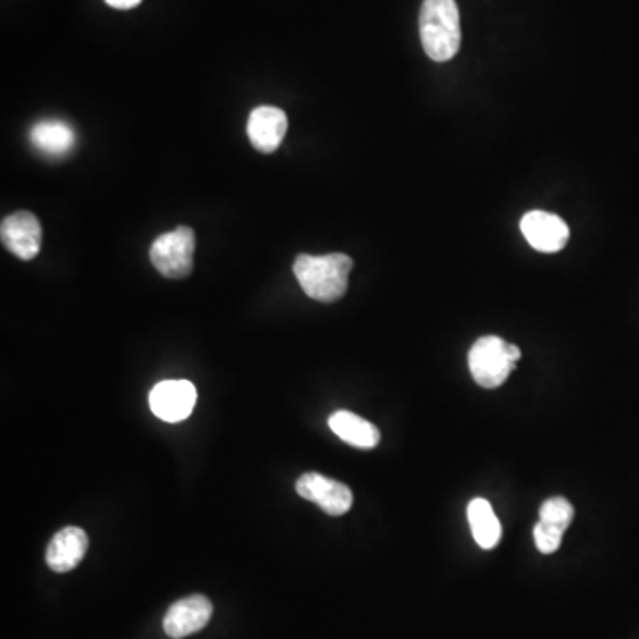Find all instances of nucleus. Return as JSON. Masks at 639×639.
Returning <instances> with one entry per match:
<instances>
[{
    "label": "nucleus",
    "mask_w": 639,
    "mask_h": 639,
    "mask_svg": "<svg viewBox=\"0 0 639 639\" xmlns=\"http://www.w3.org/2000/svg\"><path fill=\"white\" fill-rule=\"evenodd\" d=\"M288 131V118L278 107H256L247 121L250 145L261 153H274Z\"/></svg>",
    "instance_id": "nucleus-10"
},
{
    "label": "nucleus",
    "mask_w": 639,
    "mask_h": 639,
    "mask_svg": "<svg viewBox=\"0 0 639 639\" xmlns=\"http://www.w3.org/2000/svg\"><path fill=\"white\" fill-rule=\"evenodd\" d=\"M508 356L509 359H512V361H514L515 365H517V362L520 361V357H523V352H520L519 346H515L512 345V343H508Z\"/></svg>",
    "instance_id": "nucleus-18"
},
{
    "label": "nucleus",
    "mask_w": 639,
    "mask_h": 639,
    "mask_svg": "<svg viewBox=\"0 0 639 639\" xmlns=\"http://www.w3.org/2000/svg\"><path fill=\"white\" fill-rule=\"evenodd\" d=\"M351 256L331 253L325 256L300 255L294 263V274L304 294L318 303H336L348 288Z\"/></svg>",
    "instance_id": "nucleus-1"
},
{
    "label": "nucleus",
    "mask_w": 639,
    "mask_h": 639,
    "mask_svg": "<svg viewBox=\"0 0 639 639\" xmlns=\"http://www.w3.org/2000/svg\"><path fill=\"white\" fill-rule=\"evenodd\" d=\"M106 2L114 10H132L135 5H139L143 0H106Z\"/></svg>",
    "instance_id": "nucleus-17"
},
{
    "label": "nucleus",
    "mask_w": 639,
    "mask_h": 639,
    "mask_svg": "<svg viewBox=\"0 0 639 639\" xmlns=\"http://www.w3.org/2000/svg\"><path fill=\"white\" fill-rule=\"evenodd\" d=\"M212 602L205 595L185 597L174 602L164 616V630L169 638L182 639L196 635L212 618Z\"/></svg>",
    "instance_id": "nucleus-9"
},
{
    "label": "nucleus",
    "mask_w": 639,
    "mask_h": 639,
    "mask_svg": "<svg viewBox=\"0 0 639 639\" xmlns=\"http://www.w3.org/2000/svg\"><path fill=\"white\" fill-rule=\"evenodd\" d=\"M295 489L300 497L311 501L332 517L346 514L354 503V495L345 483L332 480L320 472H306L300 476L295 483Z\"/></svg>",
    "instance_id": "nucleus-5"
},
{
    "label": "nucleus",
    "mask_w": 639,
    "mask_h": 639,
    "mask_svg": "<svg viewBox=\"0 0 639 639\" xmlns=\"http://www.w3.org/2000/svg\"><path fill=\"white\" fill-rule=\"evenodd\" d=\"M197 393L188 380H164L149 393V407L157 418L168 423L187 419L196 407Z\"/></svg>",
    "instance_id": "nucleus-6"
},
{
    "label": "nucleus",
    "mask_w": 639,
    "mask_h": 639,
    "mask_svg": "<svg viewBox=\"0 0 639 639\" xmlns=\"http://www.w3.org/2000/svg\"><path fill=\"white\" fill-rule=\"evenodd\" d=\"M196 235L188 226H179L160 235L149 249V260L159 274L169 279L187 278L193 272Z\"/></svg>",
    "instance_id": "nucleus-3"
},
{
    "label": "nucleus",
    "mask_w": 639,
    "mask_h": 639,
    "mask_svg": "<svg viewBox=\"0 0 639 639\" xmlns=\"http://www.w3.org/2000/svg\"><path fill=\"white\" fill-rule=\"evenodd\" d=\"M467 519L471 526L476 543L486 551L494 549L501 540L500 519L495 517L491 503L483 497H475L467 506Z\"/></svg>",
    "instance_id": "nucleus-14"
},
{
    "label": "nucleus",
    "mask_w": 639,
    "mask_h": 639,
    "mask_svg": "<svg viewBox=\"0 0 639 639\" xmlns=\"http://www.w3.org/2000/svg\"><path fill=\"white\" fill-rule=\"evenodd\" d=\"M89 548V539L83 528L67 526L56 533L47 548V565L53 573H70L83 562Z\"/></svg>",
    "instance_id": "nucleus-11"
},
{
    "label": "nucleus",
    "mask_w": 639,
    "mask_h": 639,
    "mask_svg": "<svg viewBox=\"0 0 639 639\" xmlns=\"http://www.w3.org/2000/svg\"><path fill=\"white\" fill-rule=\"evenodd\" d=\"M419 36L428 58L446 63L460 49V13L455 0H425L419 11Z\"/></svg>",
    "instance_id": "nucleus-2"
},
{
    "label": "nucleus",
    "mask_w": 639,
    "mask_h": 639,
    "mask_svg": "<svg viewBox=\"0 0 639 639\" xmlns=\"http://www.w3.org/2000/svg\"><path fill=\"white\" fill-rule=\"evenodd\" d=\"M329 427L343 443L351 444L361 450H373L379 446L380 432L376 425L368 419L351 413V410H337L329 418Z\"/></svg>",
    "instance_id": "nucleus-13"
},
{
    "label": "nucleus",
    "mask_w": 639,
    "mask_h": 639,
    "mask_svg": "<svg viewBox=\"0 0 639 639\" xmlns=\"http://www.w3.org/2000/svg\"><path fill=\"white\" fill-rule=\"evenodd\" d=\"M534 543L542 554L556 553L560 545H562L563 531L554 528V526L545 525L539 520L533 528Z\"/></svg>",
    "instance_id": "nucleus-16"
},
{
    "label": "nucleus",
    "mask_w": 639,
    "mask_h": 639,
    "mask_svg": "<svg viewBox=\"0 0 639 639\" xmlns=\"http://www.w3.org/2000/svg\"><path fill=\"white\" fill-rule=\"evenodd\" d=\"M574 519V506L565 497H551L540 506V520L545 525L567 531Z\"/></svg>",
    "instance_id": "nucleus-15"
},
{
    "label": "nucleus",
    "mask_w": 639,
    "mask_h": 639,
    "mask_svg": "<svg viewBox=\"0 0 639 639\" xmlns=\"http://www.w3.org/2000/svg\"><path fill=\"white\" fill-rule=\"evenodd\" d=\"M0 238L5 249L11 250L20 260H33L38 256L44 242V230L38 217L22 210L5 217L0 224Z\"/></svg>",
    "instance_id": "nucleus-7"
},
{
    "label": "nucleus",
    "mask_w": 639,
    "mask_h": 639,
    "mask_svg": "<svg viewBox=\"0 0 639 639\" xmlns=\"http://www.w3.org/2000/svg\"><path fill=\"white\" fill-rule=\"evenodd\" d=\"M469 370L476 384L481 388H500L515 370V362L508 356V343L497 336L476 340L469 352Z\"/></svg>",
    "instance_id": "nucleus-4"
},
{
    "label": "nucleus",
    "mask_w": 639,
    "mask_h": 639,
    "mask_svg": "<svg viewBox=\"0 0 639 639\" xmlns=\"http://www.w3.org/2000/svg\"><path fill=\"white\" fill-rule=\"evenodd\" d=\"M520 231L529 246L548 255L567 246L570 236L567 222L563 221L562 217L542 210L526 213L520 221Z\"/></svg>",
    "instance_id": "nucleus-8"
},
{
    "label": "nucleus",
    "mask_w": 639,
    "mask_h": 639,
    "mask_svg": "<svg viewBox=\"0 0 639 639\" xmlns=\"http://www.w3.org/2000/svg\"><path fill=\"white\" fill-rule=\"evenodd\" d=\"M29 139L36 151L52 159L66 157L77 145V134L72 125L61 120L38 121L30 128Z\"/></svg>",
    "instance_id": "nucleus-12"
}]
</instances>
